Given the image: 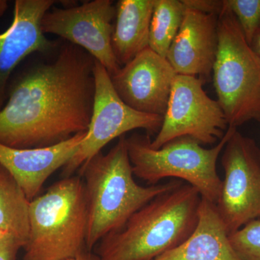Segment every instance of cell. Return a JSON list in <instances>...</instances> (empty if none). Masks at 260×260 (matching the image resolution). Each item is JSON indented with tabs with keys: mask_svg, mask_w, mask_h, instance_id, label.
<instances>
[{
	"mask_svg": "<svg viewBox=\"0 0 260 260\" xmlns=\"http://www.w3.org/2000/svg\"><path fill=\"white\" fill-rule=\"evenodd\" d=\"M25 59L8 83L7 102L0 111V143L13 148H46L88 131L95 58L63 40L51 59Z\"/></svg>",
	"mask_w": 260,
	"mask_h": 260,
	"instance_id": "obj_1",
	"label": "cell"
},
{
	"mask_svg": "<svg viewBox=\"0 0 260 260\" xmlns=\"http://www.w3.org/2000/svg\"><path fill=\"white\" fill-rule=\"evenodd\" d=\"M84 177L88 207V250L109 234L120 230L130 217L158 195L181 185L172 179L165 184L143 186L135 180L125 135L107 153L102 152L79 169Z\"/></svg>",
	"mask_w": 260,
	"mask_h": 260,
	"instance_id": "obj_2",
	"label": "cell"
},
{
	"mask_svg": "<svg viewBox=\"0 0 260 260\" xmlns=\"http://www.w3.org/2000/svg\"><path fill=\"white\" fill-rule=\"evenodd\" d=\"M202 197L182 184L158 195L130 217L122 229L99 243L100 260H153L194 232Z\"/></svg>",
	"mask_w": 260,
	"mask_h": 260,
	"instance_id": "obj_3",
	"label": "cell"
},
{
	"mask_svg": "<svg viewBox=\"0 0 260 260\" xmlns=\"http://www.w3.org/2000/svg\"><path fill=\"white\" fill-rule=\"evenodd\" d=\"M23 260H66L86 250L88 207L83 179L64 177L28 206Z\"/></svg>",
	"mask_w": 260,
	"mask_h": 260,
	"instance_id": "obj_4",
	"label": "cell"
},
{
	"mask_svg": "<svg viewBox=\"0 0 260 260\" xmlns=\"http://www.w3.org/2000/svg\"><path fill=\"white\" fill-rule=\"evenodd\" d=\"M237 129L229 126L223 138L211 148H204L189 137L175 138L160 148H153L150 135L135 133L126 138L133 174L150 185L166 178L185 181L202 198L216 204L222 186L217 162Z\"/></svg>",
	"mask_w": 260,
	"mask_h": 260,
	"instance_id": "obj_5",
	"label": "cell"
},
{
	"mask_svg": "<svg viewBox=\"0 0 260 260\" xmlns=\"http://www.w3.org/2000/svg\"><path fill=\"white\" fill-rule=\"evenodd\" d=\"M213 85L229 126L260 122V58L246 42L235 16L223 6Z\"/></svg>",
	"mask_w": 260,
	"mask_h": 260,
	"instance_id": "obj_6",
	"label": "cell"
},
{
	"mask_svg": "<svg viewBox=\"0 0 260 260\" xmlns=\"http://www.w3.org/2000/svg\"><path fill=\"white\" fill-rule=\"evenodd\" d=\"M94 78L95 95L90 125L79 148L63 167L64 177L73 176L106 145L128 132L143 129L151 136L161 127L162 116L138 112L121 100L113 87L110 75L97 61Z\"/></svg>",
	"mask_w": 260,
	"mask_h": 260,
	"instance_id": "obj_7",
	"label": "cell"
},
{
	"mask_svg": "<svg viewBox=\"0 0 260 260\" xmlns=\"http://www.w3.org/2000/svg\"><path fill=\"white\" fill-rule=\"evenodd\" d=\"M216 208L229 235L260 218V147L237 129L223 148Z\"/></svg>",
	"mask_w": 260,
	"mask_h": 260,
	"instance_id": "obj_8",
	"label": "cell"
},
{
	"mask_svg": "<svg viewBox=\"0 0 260 260\" xmlns=\"http://www.w3.org/2000/svg\"><path fill=\"white\" fill-rule=\"evenodd\" d=\"M203 83L198 77L177 75L152 148H160L181 137H189L201 145H213L223 138L229 127L225 114L218 101L208 96Z\"/></svg>",
	"mask_w": 260,
	"mask_h": 260,
	"instance_id": "obj_9",
	"label": "cell"
},
{
	"mask_svg": "<svg viewBox=\"0 0 260 260\" xmlns=\"http://www.w3.org/2000/svg\"><path fill=\"white\" fill-rule=\"evenodd\" d=\"M116 6L112 0H93L80 6L52 8L44 14L41 28L78 46L102 64L110 76L121 67L112 45Z\"/></svg>",
	"mask_w": 260,
	"mask_h": 260,
	"instance_id": "obj_10",
	"label": "cell"
},
{
	"mask_svg": "<svg viewBox=\"0 0 260 260\" xmlns=\"http://www.w3.org/2000/svg\"><path fill=\"white\" fill-rule=\"evenodd\" d=\"M177 75L166 58L148 47L110 77L114 90L126 105L164 117Z\"/></svg>",
	"mask_w": 260,
	"mask_h": 260,
	"instance_id": "obj_11",
	"label": "cell"
},
{
	"mask_svg": "<svg viewBox=\"0 0 260 260\" xmlns=\"http://www.w3.org/2000/svg\"><path fill=\"white\" fill-rule=\"evenodd\" d=\"M56 1L16 0L11 25L0 34V111L7 102L12 75L25 59L36 53H47L58 43L46 37L41 28L44 14Z\"/></svg>",
	"mask_w": 260,
	"mask_h": 260,
	"instance_id": "obj_12",
	"label": "cell"
},
{
	"mask_svg": "<svg viewBox=\"0 0 260 260\" xmlns=\"http://www.w3.org/2000/svg\"><path fill=\"white\" fill-rule=\"evenodd\" d=\"M218 47V16L186 8L167 59L177 75L203 80L213 72Z\"/></svg>",
	"mask_w": 260,
	"mask_h": 260,
	"instance_id": "obj_13",
	"label": "cell"
},
{
	"mask_svg": "<svg viewBox=\"0 0 260 260\" xmlns=\"http://www.w3.org/2000/svg\"><path fill=\"white\" fill-rule=\"evenodd\" d=\"M86 135L87 132L79 133L59 144L41 148H13L0 143V164L31 201L51 174L73 158Z\"/></svg>",
	"mask_w": 260,
	"mask_h": 260,
	"instance_id": "obj_14",
	"label": "cell"
},
{
	"mask_svg": "<svg viewBox=\"0 0 260 260\" xmlns=\"http://www.w3.org/2000/svg\"><path fill=\"white\" fill-rule=\"evenodd\" d=\"M153 260H242L234 250L216 205L202 198L194 232L182 244Z\"/></svg>",
	"mask_w": 260,
	"mask_h": 260,
	"instance_id": "obj_15",
	"label": "cell"
},
{
	"mask_svg": "<svg viewBox=\"0 0 260 260\" xmlns=\"http://www.w3.org/2000/svg\"><path fill=\"white\" fill-rule=\"evenodd\" d=\"M154 0H119L112 37L113 52L122 67L149 47Z\"/></svg>",
	"mask_w": 260,
	"mask_h": 260,
	"instance_id": "obj_16",
	"label": "cell"
},
{
	"mask_svg": "<svg viewBox=\"0 0 260 260\" xmlns=\"http://www.w3.org/2000/svg\"><path fill=\"white\" fill-rule=\"evenodd\" d=\"M29 201L13 176L0 164V230L26 244Z\"/></svg>",
	"mask_w": 260,
	"mask_h": 260,
	"instance_id": "obj_17",
	"label": "cell"
},
{
	"mask_svg": "<svg viewBox=\"0 0 260 260\" xmlns=\"http://www.w3.org/2000/svg\"><path fill=\"white\" fill-rule=\"evenodd\" d=\"M185 7L181 0H154L149 48L167 59L168 51L184 18Z\"/></svg>",
	"mask_w": 260,
	"mask_h": 260,
	"instance_id": "obj_18",
	"label": "cell"
},
{
	"mask_svg": "<svg viewBox=\"0 0 260 260\" xmlns=\"http://www.w3.org/2000/svg\"><path fill=\"white\" fill-rule=\"evenodd\" d=\"M240 25L246 42L251 46L260 30V0H223Z\"/></svg>",
	"mask_w": 260,
	"mask_h": 260,
	"instance_id": "obj_19",
	"label": "cell"
},
{
	"mask_svg": "<svg viewBox=\"0 0 260 260\" xmlns=\"http://www.w3.org/2000/svg\"><path fill=\"white\" fill-rule=\"evenodd\" d=\"M229 240L242 260H260V219L251 220L233 233Z\"/></svg>",
	"mask_w": 260,
	"mask_h": 260,
	"instance_id": "obj_20",
	"label": "cell"
},
{
	"mask_svg": "<svg viewBox=\"0 0 260 260\" xmlns=\"http://www.w3.org/2000/svg\"><path fill=\"white\" fill-rule=\"evenodd\" d=\"M25 243L20 239L8 234L0 239V260H16L20 249Z\"/></svg>",
	"mask_w": 260,
	"mask_h": 260,
	"instance_id": "obj_21",
	"label": "cell"
},
{
	"mask_svg": "<svg viewBox=\"0 0 260 260\" xmlns=\"http://www.w3.org/2000/svg\"><path fill=\"white\" fill-rule=\"evenodd\" d=\"M186 8L198 10L207 14L219 16L223 8V0H181Z\"/></svg>",
	"mask_w": 260,
	"mask_h": 260,
	"instance_id": "obj_22",
	"label": "cell"
},
{
	"mask_svg": "<svg viewBox=\"0 0 260 260\" xmlns=\"http://www.w3.org/2000/svg\"><path fill=\"white\" fill-rule=\"evenodd\" d=\"M66 260H100L99 256L96 254L91 252V251L85 250L74 257L70 258Z\"/></svg>",
	"mask_w": 260,
	"mask_h": 260,
	"instance_id": "obj_23",
	"label": "cell"
},
{
	"mask_svg": "<svg viewBox=\"0 0 260 260\" xmlns=\"http://www.w3.org/2000/svg\"><path fill=\"white\" fill-rule=\"evenodd\" d=\"M251 47L252 48L253 51L256 53V55L260 58V30L253 39Z\"/></svg>",
	"mask_w": 260,
	"mask_h": 260,
	"instance_id": "obj_24",
	"label": "cell"
},
{
	"mask_svg": "<svg viewBox=\"0 0 260 260\" xmlns=\"http://www.w3.org/2000/svg\"><path fill=\"white\" fill-rule=\"evenodd\" d=\"M7 9H8V3H7V1H1V0H0V16L4 14Z\"/></svg>",
	"mask_w": 260,
	"mask_h": 260,
	"instance_id": "obj_25",
	"label": "cell"
},
{
	"mask_svg": "<svg viewBox=\"0 0 260 260\" xmlns=\"http://www.w3.org/2000/svg\"><path fill=\"white\" fill-rule=\"evenodd\" d=\"M9 234V233L4 232V231L0 230V239H2V238L4 237L5 236H6L7 234Z\"/></svg>",
	"mask_w": 260,
	"mask_h": 260,
	"instance_id": "obj_26",
	"label": "cell"
}]
</instances>
